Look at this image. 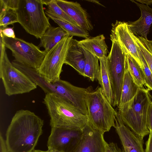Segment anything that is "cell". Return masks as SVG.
I'll list each match as a JSON object with an SVG mask.
<instances>
[{
    "label": "cell",
    "mask_w": 152,
    "mask_h": 152,
    "mask_svg": "<svg viewBox=\"0 0 152 152\" xmlns=\"http://www.w3.org/2000/svg\"><path fill=\"white\" fill-rule=\"evenodd\" d=\"M87 1H90V2H93V3H95L96 4H99V5H102V6H104L103 5H102V4H100L99 2L98 1H97V0H87Z\"/></svg>",
    "instance_id": "37"
},
{
    "label": "cell",
    "mask_w": 152,
    "mask_h": 152,
    "mask_svg": "<svg viewBox=\"0 0 152 152\" xmlns=\"http://www.w3.org/2000/svg\"><path fill=\"white\" fill-rule=\"evenodd\" d=\"M51 0H41L43 4L47 6L51 1Z\"/></svg>",
    "instance_id": "36"
},
{
    "label": "cell",
    "mask_w": 152,
    "mask_h": 152,
    "mask_svg": "<svg viewBox=\"0 0 152 152\" xmlns=\"http://www.w3.org/2000/svg\"><path fill=\"white\" fill-rule=\"evenodd\" d=\"M145 152H152V134L150 132L148 139L145 143Z\"/></svg>",
    "instance_id": "32"
},
{
    "label": "cell",
    "mask_w": 152,
    "mask_h": 152,
    "mask_svg": "<svg viewBox=\"0 0 152 152\" xmlns=\"http://www.w3.org/2000/svg\"><path fill=\"white\" fill-rule=\"evenodd\" d=\"M135 40L152 73V40L146 39L141 36L135 38Z\"/></svg>",
    "instance_id": "24"
},
{
    "label": "cell",
    "mask_w": 152,
    "mask_h": 152,
    "mask_svg": "<svg viewBox=\"0 0 152 152\" xmlns=\"http://www.w3.org/2000/svg\"><path fill=\"white\" fill-rule=\"evenodd\" d=\"M78 43L82 48L99 59L107 56L108 53V47L103 34L95 37H89L84 39L78 41Z\"/></svg>",
    "instance_id": "17"
},
{
    "label": "cell",
    "mask_w": 152,
    "mask_h": 152,
    "mask_svg": "<svg viewBox=\"0 0 152 152\" xmlns=\"http://www.w3.org/2000/svg\"><path fill=\"white\" fill-rule=\"evenodd\" d=\"M45 10L46 15L48 14L69 23L78 26L64 11L57 4L56 0H51L46 6Z\"/></svg>",
    "instance_id": "25"
},
{
    "label": "cell",
    "mask_w": 152,
    "mask_h": 152,
    "mask_svg": "<svg viewBox=\"0 0 152 152\" xmlns=\"http://www.w3.org/2000/svg\"><path fill=\"white\" fill-rule=\"evenodd\" d=\"M112 42L107 59L114 98V107L118 106L120 99L124 77L127 65L126 54L115 39Z\"/></svg>",
    "instance_id": "9"
},
{
    "label": "cell",
    "mask_w": 152,
    "mask_h": 152,
    "mask_svg": "<svg viewBox=\"0 0 152 152\" xmlns=\"http://www.w3.org/2000/svg\"><path fill=\"white\" fill-rule=\"evenodd\" d=\"M58 5L77 25L88 31L93 28L88 13L77 2L65 0H56Z\"/></svg>",
    "instance_id": "14"
},
{
    "label": "cell",
    "mask_w": 152,
    "mask_h": 152,
    "mask_svg": "<svg viewBox=\"0 0 152 152\" xmlns=\"http://www.w3.org/2000/svg\"><path fill=\"white\" fill-rule=\"evenodd\" d=\"M147 124L148 128L152 134V102L150 103L148 108Z\"/></svg>",
    "instance_id": "31"
},
{
    "label": "cell",
    "mask_w": 152,
    "mask_h": 152,
    "mask_svg": "<svg viewBox=\"0 0 152 152\" xmlns=\"http://www.w3.org/2000/svg\"><path fill=\"white\" fill-rule=\"evenodd\" d=\"M125 54L128 69L133 80L139 88H143L145 80L141 67L131 55Z\"/></svg>",
    "instance_id": "22"
},
{
    "label": "cell",
    "mask_w": 152,
    "mask_h": 152,
    "mask_svg": "<svg viewBox=\"0 0 152 152\" xmlns=\"http://www.w3.org/2000/svg\"><path fill=\"white\" fill-rule=\"evenodd\" d=\"M41 0H19L16 12L18 23L26 31L40 38L51 26Z\"/></svg>",
    "instance_id": "6"
},
{
    "label": "cell",
    "mask_w": 152,
    "mask_h": 152,
    "mask_svg": "<svg viewBox=\"0 0 152 152\" xmlns=\"http://www.w3.org/2000/svg\"><path fill=\"white\" fill-rule=\"evenodd\" d=\"M43 103L50 118L51 128L83 129L88 123L86 115L55 94H46Z\"/></svg>",
    "instance_id": "3"
},
{
    "label": "cell",
    "mask_w": 152,
    "mask_h": 152,
    "mask_svg": "<svg viewBox=\"0 0 152 152\" xmlns=\"http://www.w3.org/2000/svg\"><path fill=\"white\" fill-rule=\"evenodd\" d=\"M147 89L139 88L134 97L118 108L124 124L140 138L149 134L147 124L148 111L152 97Z\"/></svg>",
    "instance_id": "2"
},
{
    "label": "cell",
    "mask_w": 152,
    "mask_h": 152,
    "mask_svg": "<svg viewBox=\"0 0 152 152\" xmlns=\"http://www.w3.org/2000/svg\"><path fill=\"white\" fill-rule=\"evenodd\" d=\"M122 145V152H145L143 140L140 138L122 121L118 112L114 127Z\"/></svg>",
    "instance_id": "13"
},
{
    "label": "cell",
    "mask_w": 152,
    "mask_h": 152,
    "mask_svg": "<svg viewBox=\"0 0 152 152\" xmlns=\"http://www.w3.org/2000/svg\"><path fill=\"white\" fill-rule=\"evenodd\" d=\"M0 77L8 96L30 92L37 86L24 73L15 67L9 60L3 38L0 39Z\"/></svg>",
    "instance_id": "5"
},
{
    "label": "cell",
    "mask_w": 152,
    "mask_h": 152,
    "mask_svg": "<svg viewBox=\"0 0 152 152\" xmlns=\"http://www.w3.org/2000/svg\"><path fill=\"white\" fill-rule=\"evenodd\" d=\"M136 1L140 2L141 4H145L147 6H148V5H151L152 4V0H136Z\"/></svg>",
    "instance_id": "34"
},
{
    "label": "cell",
    "mask_w": 152,
    "mask_h": 152,
    "mask_svg": "<svg viewBox=\"0 0 152 152\" xmlns=\"http://www.w3.org/2000/svg\"><path fill=\"white\" fill-rule=\"evenodd\" d=\"M78 42L73 38L71 39L64 64L71 66L84 77L86 58L83 49Z\"/></svg>",
    "instance_id": "16"
},
{
    "label": "cell",
    "mask_w": 152,
    "mask_h": 152,
    "mask_svg": "<svg viewBox=\"0 0 152 152\" xmlns=\"http://www.w3.org/2000/svg\"><path fill=\"white\" fill-rule=\"evenodd\" d=\"M46 152H62V151L52 149V148H50L48 149V150L46 151Z\"/></svg>",
    "instance_id": "35"
},
{
    "label": "cell",
    "mask_w": 152,
    "mask_h": 152,
    "mask_svg": "<svg viewBox=\"0 0 152 152\" xmlns=\"http://www.w3.org/2000/svg\"><path fill=\"white\" fill-rule=\"evenodd\" d=\"M107 143L104 134L93 129L88 122L83 129L80 142L73 152H105Z\"/></svg>",
    "instance_id": "12"
},
{
    "label": "cell",
    "mask_w": 152,
    "mask_h": 152,
    "mask_svg": "<svg viewBox=\"0 0 152 152\" xmlns=\"http://www.w3.org/2000/svg\"><path fill=\"white\" fill-rule=\"evenodd\" d=\"M19 0H2L4 5L7 9L15 10L18 8Z\"/></svg>",
    "instance_id": "28"
},
{
    "label": "cell",
    "mask_w": 152,
    "mask_h": 152,
    "mask_svg": "<svg viewBox=\"0 0 152 152\" xmlns=\"http://www.w3.org/2000/svg\"><path fill=\"white\" fill-rule=\"evenodd\" d=\"M111 31L110 37L115 39L125 53L131 55L140 66L141 61L138 48L134 34L129 29L127 22L116 21L112 24Z\"/></svg>",
    "instance_id": "11"
},
{
    "label": "cell",
    "mask_w": 152,
    "mask_h": 152,
    "mask_svg": "<svg viewBox=\"0 0 152 152\" xmlns=\"http://www.w3.org/2000/svg\"><path fill=\"white\" fill-rule=\"evenodd\" d=\"M62 28L70 36H77L85 39L89 37L88 31L80 26L72 24L48 14L46 15Z\"/></svg>",
    "instance_id": "23"
},
{
    "label": "cell",
    "mask_w": 152,
    "mask_h": 152,
    "mask_svg": "<svg viewBox=\"0 0 152 152\" xmlns=\"http://www.w3.org/2000/svg\"><path fill=\"white\" fill-rule=\"evenodd\" d=\"M44 121L28 110L17 111L7 129L8 152H32L42 134Z\"/></svg>",
    "instance_id": "1"
},
{
    "label": "cell",
    "mask_w": 152,
    "mask_h": 152,
    "mask_svg": "<svg viewBox=\"0 0 152 152\" xmlns=\"http://www.w3.org/2000/svg\"><path fill=\"white\" fill-rule=\"evenodd\" d=\"M99 60L100 64V71L97 80L106 98L113 107H114V98L107 56H105Z\"/></svg>",
    "instance_id": "18"
},
{
    "label": "cell",
    "mask_w": 152,
    "mask_h": 152,
    "mask_svg": "<svg viewBox=\"0 0 152 152\" xmlns=\"http://www.w3.org/2000/svg\"><path fill=\"white\" fill-rule=\"evenodd\" d=\"M0 31L4 36L12 38L16 37L13 28L7 27L3 28L0 27Z\"/></svg>",
    "instance_id": "30"
},
{
    "label": "cell",
    "mask_w": 152,
    "mask_h": 152,
    "mask_svg": "<svg viewBox=\"0 0 152 152\" xmlns=\"http://www.w3.org/2000/svg\"><path fill=\"white\" fill-rule=\"evenodd\" d=\"M141 59L140 67L143 72L145 80V86L149 91H152V73L142 52L137 47Z\"/></svg>",
    "instance_id": "27"
},
{
    "label": "cell",
    "mask_w": 152,
    "mask_h": 152,
    "mask_svg": "<svg viewBox=\"0 0 152 152\" xmlns=\"http://www.w3.org/2000/svg\"><path fill=\"white\" fill-rule=\"evenodd\" d=\"M105 152H122V151L116 143L113 142L109 143L107 142Z\"/></svg>",
    "instance_id": "29"
},
{
    "label": "cell",
    "mask_w": 152,
    "mask_h": 152,
    "mask_svg": "<svg viewBox=\"0 0 152 152\" xmlns=\"http://www.w3.org/2000/svg\"><path fill=\"white\" fill-rule=\"evenodd\" d=\"M140 8L141 16L134 22H127L129 28L135 36L140 35L146 39L152 24V8L148 6L140 4L135 0H131Z\"/></svg>",
    "instance_id": "15"
},
{
    "label": "cell",
    "mask_w": 152,
    "mask_h": 152,
    "mask_svg": "<svg viewBox=\"0 0 152 152\" xmlns=\"http://www.w3.org/2000/svg\"><path fill=\"white\" fill-rule=\"evenodd\" d=\"M83 129L51 127L47 142L48 149L73 152L81 138Z\"/></svg>",
    "instance_id": "10"
},
{
    "label": "cell",
    "mask_w": 152,
    "mask_h": 152,
    "mask_svg": "<svg viewBox=\"0 0 152 152\" xmlns=\"http://www.w3.org/2000/svg\"><path fill=\"white\" fill-rule=\"evenodd\" d=\"M32 152H46V151H43L39 150H34Z\"/></svg>",
    "instance_id": "38"
},
{
    "label": "cell",
    "mask_w": 152,
    "mask_h": 152,
    "mask_svg": "<svg viewBox=\"0 0 152 152\" xmlns=\"http://www.w3.org/2000/svg\"><path fill=\"white\" fill-rule=\"evenodd\" d=\"M67 35V33L60 27H56L51 26L40 38L38 47L43 48L47 53Z\"/></svg>",
    "instance_id": "19"
},
{
    "label": "cell",
    "mask_w": 152,
    "mask_h": 152,
    "mask_svg": "<svg viewBox=\"0 0 152 152\" xmlns=\"http://www.w3.org/2000/svg\"><path fill=\"white\" fill-rule=\"evenodd\" d=\"M3 40L16 61L37 70L39 68L46 54L44 50H41L32 43L16 37L12 38L3 35Z\"/></svg>",
    "instance_id": "8"
},
{
    "label": "cell",
    "mask_w": 152,
    "mask_h": 152,
    "mask_svg": "<svg viewBox=\"0 0 152 152\" xmlns=\"http://www.w3.org/2000/svg\"><path fill=\"white\" fill-rule=\"evenodd\" d=\"M17 22H18V20L15 10L8 9L0 15V26L3 28Z\"/></svg>",
    "instance_id": "26"
},
{
    "label": "cell",
    "mask_w": 152,
    "mask_h": 152,
    "mask_svg": "<svg viewBox=\"0 0 152 152\" xmlns=\"http://www.w3.org/2000/svg\"><path fill=\"white\" fill-rule=\"evenodd\" d=\"M88 123L94 129L104 134L115 125L117 112L106 98L101 87H91L86 98Z\"/></svg>",
    "instance_id": "4"
},
{
    "label": "cell",
    "mask_w": 152,
    "mask_h": 152,
    "mask_svg": "<svg viewBox=\"0 0 152 152\" xmlns=\"http://www.w3.org/2000/svg\"><path fill=\"white\" fill-rule=\"evenodd\" d=\"M0 152H8L5 140L4 139L1 133L0 135Z\"/></svg>",
    "instance_id": "33"
},
{
    "label": "cell",
    "mask_w": 152,
    "mask_h": 152,
    "mask_svg": "<svg viewBox=\"0 0 152 152\" xmlns=\"http://www.w3.org/2000/svg\"><path fill=\"white\" fill-rule=\"evenodd\" d=\"M139 88L133 80L128 69L127 64L118 108L131 100L136 95Z\"/></svg>",
    "instance_id": "20"
},
{
    "label": "cell",
    "mask_w": 152,
    "mask_h": 152,
    "mask_svg": "<svg viewBox=\"0 0 152 152\" xmlns=\"http://www.w3.org/2000/svg\"><path fill=\"white\" fill-rule=\"evenodd\" d=\"M73 36L67 35L46 53L39 68V74L48 83L56 82L60 79L62 68Z\"/></svg>",
    "instance_id": "7"
},
{
    "label": "cell",
    "mask_w": 152,
    "mask_h": 152,
    "mask_svg": "<svg viewBox=\"0 0 152 152\" xmlns=\"http://www.w3.org/2000/svg\"><path fill=\"white\" fill-rule=\"evenodd\" d=\"M83 49L86 58L84 77L88 78L92 81L97 80L100 71L99 59L86 50Z\"/></svg>",
    "instance_id": "21"
}]
</instances>
